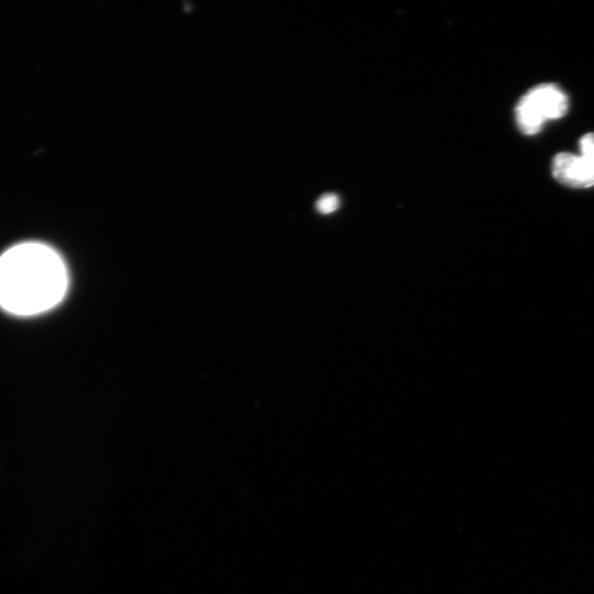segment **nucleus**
I'll return each instance as SVG.
<instances>
[{
	"instance_id": "1",
	"label": "nucleus",
	"mask_w": 594,
	"mask_h": 594,
	"mask_svg": "<svg viewBox=\"0 0 594 594\" xmlns=\"http://www.w3.org/2000/svg\"><path fill=\"white\" fill-rule=\"evenodd\" d=\"M67 284L63 260L47 245L22 243L0 256V306L11 314L51 309L63 299Z\"/></svg>"
},
{
	"instance_id": "2",
	"label": "nucleus",
	"mask_w": 594,
	"mask_h": 594,
	"mask_svg": "<svg viewBox=\"0 0 594 594\" xmlns=\"http://www.w3.org/2000/svg\"><path fill=\"white\" fill-rule=\"evenodd\" d=\"M569 108L566 94L554 84H540L530 88L517 102L515 119L526 135L538 133L549 120L562 118Z\"/></svg>"
},
{
	"instance_id": "3",
	"label": "nucleus",
	"mask_w": 594,
	"mask_h": 594,
	"mask_svg": "<svg viewBox=\"0 0 594 594\" xmlns=\"http://www.w3.org/2000/svg\"><path fill=\"white\" fill-rule=\"evenodd\" d=\"M579 151L558 153L552 160V175L568 187L588 188L594 186V132L580 139Z\"/></svg>"
},
{
	"instance_id": "4",
	"label": "nucleus",
	"mask_w": 594,
	"mask_h": 594,
	"mask_svg": "<svg viewBox=\"0 0 594 594\" xmlns=\"http://www.w3.org/2000/svg\"><path fill=\"white\" fill-rule=\"evenodd\" d=\"M339 207V198L333 194H327L321 196L317 202L316 208L321 213H330Z\"/></svg>"
}]
</instances>
